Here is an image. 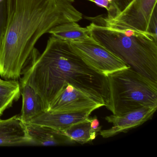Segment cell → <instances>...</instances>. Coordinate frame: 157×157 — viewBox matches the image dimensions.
<instances>
[{
  "instance_id": "cell-17",
  "label": "cell",
  "mask_w": 157,
  "mask_h": 157,
  "mask_svg": "<svg viewBox=\"0 0 157 157\" xmlns=\"http://www.w3.org/2000/svg\"><path fill=\"white\" fill-rule=\"evenodd\" d=\"M88 1L94 2L98 6L106 9L108 12L107 16L105 17L106 19H113L115 17L113 10L111 6V3L109 2L108 0H88Z\"/></svg>"
},
{
  "instance_id": "cell-15",
  "label": "cell",
  "mask_w": 157,
  "mask_h": 157,
  "mask_svg": "<svg viewBox=\"0 0 157 157\" xmlns=\"http://www.w3.org/2000/svg\"><path fill=\"white\" fill-rule=\"evenodd\" d=\"M89 119L59 131L74 143L84 144L91 142L96 138L97 132L92 129Z\"/></svg>"
},
{
  "instance_id": "cell-7",
  "label": "cell",
  "mask_w": 157,
  "mask_h": 157,
  "mask_svg": "<svg viewBox=\"0 0 157 157\" xmlns=\"http://www.w3.org/2000/svg\"><path fill=\"white\" fill-rule=\"evenodd\" d=\"M105 106L102 95L95 90L66 82L46 111L78 112Z\"/></svg>"
},
{
  "instance_id": "cell-10",
  "label": "cell",
  "mask_w": 157,
  "mask_h": 157,
  "mask_svg": "<svg viewBox=\"0 0 157 157\" xmlns=\"http://www.w3.org/2000/svg\"><path fill=\"white\" fill-rule=\"evenodd\" d=\"M32 143L26 124L20 115L7 119L0 118V146H17Z\"/></svg>"
},
{
  "instance_id": "cell-16",
  "label": "cell",
  "mask_w": 157,
  "mask_h": 157,
  "mask_svg": "<svg viewBox=\"0 0 157 157\" xmlns=\"http://www.w3.org/2000/svg\"><path fill=\"white\" fill-rule=\"evenodd\" d=\"M7 15V1L4 0L0 2V48L5 32Z\"/></svg>"
},
{
  "instance_id": "cell-18",
  "label": "cell",
  "mask_w": 157,
  "mask_h": 157,
  "mask_svg": "<svg viewBox=\"0 0 157 157\" xmlns=\"http://www.w3.org/2000/svg\"><path fill=\"white\" fill-rule=\"evenodd\" d=\"M132 1V0H117L115 6L116 16L120 13L122 11L124 10Z\"/></svg>"
},
{
  "instance_id": "cell-12",
  "label": "cell",
  "mask_w": 157,
  "mask_h": 157,
  "mask_svg": "<svg viewBox=\"0 0 157 157\" xmlns=\"http://www.w3.org/2000/svg\"><path fill=\"white\" fill-rule=\"evenodd\" d=\"M28 134L32 143L41 146L73 145L74 143L54 128L32 124H26Z\"/></svg>"
},
{
  "instance_id": "cell-2",
  "label": "cell",
  "mask_w": 157,
  "mask_h": 157,
  "mask_svg": "<svg viewBox=\"0 0 157 157\" xmlns=\"http://www.w3.org/2000/svg\"><path fill=\"white\" fill-rule=\"evenodd\" d=\"M22 75L41 96L45 111L66 82L95 90L104 101L107 95L106 78L88 67L69 42L53 36L42 54L35 48Z\"/></svg>"
},
{
  "instance_id": "cell-6",
  "label": "cell",
  "mask_w": 157,
  "mask_h": 157,
  "mask_svg": "<svg viewBox=\"0 0 157 157\" xmlns=\"http://www.w3.org/2000/svg\"><path fill=\"white\" fill-rule=\"evenodd\" d=\"M69 42L75 53L88 67L104 77L130 68L91 36L84 40Z\"/></svg>"
},
{
  "instance_id": "cell-3",
  "label": "cell",
  "mask_w": 157,
  "mask_h": 157,
  "mask_svg": "<svg viewBox=\"0 0 157 157\" xmlns=\"http://www.w3.org/2000/svg\"><path fill=\"white\" fill-rule=\"evenodd\" d=\"M90 36L134 70L157 83V39L146 33L107 25L102 15L85 16Z\"/></svg>"
},
{
  "instance_id": "cell-8",
  "label": "cell",
  "mask_w": 157,
  "mask_h": 157,
  "mask_svg": "<svg viewBox=\"0 0 157 157\" xmlns=\"http://www.w3.org/2000/svg\"><path fill=\"white\" fill-rule=\"evenodd\" d=\"M157 107L144 106L132 110L121 115H111L105 118L113 124L111 128L101 130L100 135L104 138L111 137L141 125L152 117Z\"/></svg>"
},
{
  "instance_id": "cell-19",
  "label": "cell",
  "mask_w": 157,
  "mask_h": 157,
  "mask_svg": "<svg viewBox=\"0 0 157 157\" xmlns=\"http://www.w3.org/2000/svg\"><path fill=\"white\" fill-rule=\"evenodd\" d=\"M89 120L92 129H93L97 133L100 132L101 129L102 127L100 126V122L97 117L95 116L92 117H90Z\"/></svg>"
},
{
  "instance_id": "cell-1",
  "label": "cell",
  "mask_w": 157,
  "mask_h": 157,
  "mask_svg": "<svg viewBox=\"0 0 157 157\" xmlns=\"http://www.w3.org/2000/svg\"><path fill=\"white\" fill-rule=\"evenodd\" d=\"M5 32L0 48V76L18 80L35 46L53 27L78 22L82 14L74 0H7Z\"/></svg>"
},
{
  "instance_id": "cell-11",
  "label": "cell",
  "mask_w": 157,
  "mask_h": 157,
  "mask_svg": "<svg viewBox=\"0 0 157 157\" xmlns=\"http://www.w3.org/2000/svg\"><path fill=\"white\" fill-rule=\"evenodd\" d=\"M22 105L20 116L25 124L44 112L43 100L39 94L25 80L21 78L20 81Z\"/></svg>"
},
{
  "instance_id": "cell-13",
  "label": "cell",
  "mask_w": 157,
  "mask_h": 157,
  "mask_svg": "<svg viewBox=\"0 0 157 157\" xmlns=\"http://www.w3.org/2000/svg\"><path fill=\"white\" fill-rule=\"evenodd\" d=\"M52 36L67 42L80 41L90 38L87 27L80 26L77 22H69L53 27L48 32Z\"/></svg>"
},
{
  "instance_id": "cell-9",
  "label": "cell",
  "mask_w": 157,
  "mask_h": 157,
  "mask_svg": "<svg viewBox=\"0 0 157 157\" xmlns=\"http://www.w3.org/2000/svg\"><path fill=\"white\" fill-rule=\"evenodd\" d=\"M94 110L95 109H91L78 112L44 111L32 119L29 123L62 131L75 124L88 120L90 115Z\"/></svg>"
},
{
  "instance_id": "cell-5",
  "label": "cell",
  "mask_w": 157,
  "mask_h": 157,
  "mask_svg": "<svg viewBox=\"0 0 157 157\" xmlns=\"http://www.w3.org/2000/svg\"><path fill=\"white\" fill-rule=\"evenodd\" d=\"M157 0H132L115 17L107 19L106 25L151 35L157 39Z\"/></svg>"
},
{
  "instance_id": "cell-14",
  "label": "cell",
  "mask_w": 157,
  "mask_h": 157,
  "mask_svg": "<svg viewBox=\"0 0 157 157\" xmlns=\"http://www.w3.org/2000/svg\"><path fill=\"white\" fill-rule=\"evenodd\" d=\"M21 96V86L18 80L0 78V118L4 111L12 106Z\"/></svg>"
},
{
  "instance_id": "cell-4",
  "label": "cell",
  "mask_w": 157,
  "mask_h": 157,
  "mask_svg": "<svg viewBox=\"0 0 157 157\" xmlns=\"http://www.w3.org/2000/svg\"><path fill=\"white\" fill-rule=\"evenodd\" d=\"M105 106L121 115L144 106L157 107V83L131 68L108 75Z\"/></svg>"
}]
</instances>
